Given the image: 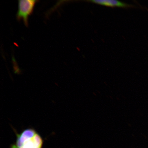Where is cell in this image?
<instances>
[{
    "mask_svg": "<svg viewBox=\"0 0 148 148\" xmlns=\"http://www.w3.org/2000/svg\"><path fill=\"white\" fill-rule=\"evenodd\" d=\"M16 148H42L43 140L33 129H27L20 134H16Z\"/></svg>",
    "mask_w": 148,
    "mask_h": 148,
    "instance_id": "6da1fadb",
    "label": "cell"
},
{
    "mask_svg": "<svg viewBox=\"0 0 148 148\" xmlns=\"http://www.w3.org/2000/svg\"><path fill=\"white\" fill-rule=\"evenodd\" d=\"M37 1L34 0H19L18 1V10L16 14V18L19 20L23 19L25 26L28 25V17L33 13V9Z\"/></svg>",
    "mask_w": 148,
    "mask_h": 148,
    "instance_id": "7a4b0ae2",
    "label": "cell"
},
{
    "mask_svg": "<svg viewBox=\"0 0 148 148\" xmlns=\"http://www.w3.org/2000/svg\"><path fill=\"white\" fill-rule=\"evenodd\" d=\"M87 1L96 4L103 6L111 7H120L127 8L135 7L134 5L128 4L123 2L114 0H90Z\"/></svg>",
    "mask_w": 148,
    "mask_h": 148,
    "instance_id": "3957f363",
    "label": "cell"
},
{
    "mask_svg": "<svg viewBox=\"0 0 148 148\" xmlns=\"http://www.w3.org/2000/svg\"><path fill=\"white\" fill-rule=\"evenodd\" d=\"M10 148H16V147L15 145V144H14L11 145Z\"/></svg>",
    "mask_w": 148,
    "mask_h": 148,
    "instance_id": "277c9868",
    "label": "cell"
}]
</instances>
